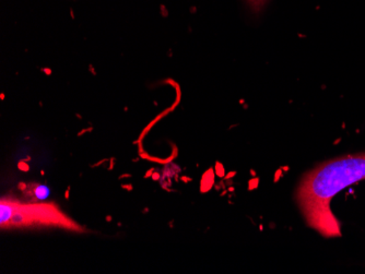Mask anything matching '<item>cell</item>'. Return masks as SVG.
I'll return each instance as SVG.
<instances>
[{"label": "cell", "instance_id": "cell-1", "mask_svg": "<svg viewBox=\"0 0 365 274\" xmlns=\"http://www.w3.org/2000/svg\"><path fill=\"white\" fill-rule=\"evenodd\" d=\"M365 179V153L330 159L312 169L297 187V204L307 225L326 238L341 236L330 202L339 191Z\"/></svg>", "mask_w": 365, "mask_h": 274}, {"label": "cell", "instance_id": "cell-2", "mask_svg": "<svg viewBox=\"0 0 365 274\" xmlns=\"http://www.w3.org/2000/svg\"><path fill=\"white\" fill-rule=\"evenodd\" d=\"M33 194L36 196V199L40 200V201H44V200H46L47 198L49 197V195H51V190H49L47 186L40 185L34 188V192H33Z\"/></svg>", "mask_w": 365, "mask_h": 274}, {"label": "cell", "instance_id": "cell-3", "mask_svg": "<svg viewBox=\"0 0 365 274\" xmlns=\"http://www.w3.org/2000/svg\"><path fill=\"white\" fill-rule=\"evenodd\" d=\"M250 3H251V5L253 6L254 8H255L256 10L259 9L260 7H262V5H264V1L266 0H248Z\"/></svg>", "mask_w": 365, "mask_h": 274}]
</instances>
